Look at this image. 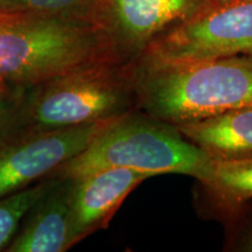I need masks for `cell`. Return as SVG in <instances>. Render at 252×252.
Returning a JSON list of instances; mask_svg holds the SVG:
<instances>
[{"mask_svg": "<svg viewBox=\"0 0 252 252\" xmlns=\"http://www.w3.org/2000/svg\"><path fill=\"white\" fill-rule=\"evenodd\" d=\"M118 118V117H117ZM116 118L61 130L18 132L0 139V198L54 173Z\"/></svg>", "mask_w": 252, "mask_h": 252, "instance_id": "obj_6", "label": "cell"}, {"mask_svg": "<svg viewBox=\"0 0 252 252\" xmlns=\"http://www.w3.org/2000/svg\"><path fill=\"white\" fill-rule=\"evenodd\" d=\"M249 201H252V156L212 159L209 174L197 181L194 193L198 215L220 222Z\"/></svg>", "mask_w": 252, "mask_h": 252, "instance_id": "obj_10", "label": "cell"}, {"mask_svg": "<svg viewBox=\"0 0 252 252\" xmlns=\"http://www.w3.org/2000/svg\"><path fill=\"white\" fill-rule=\"evenodd\" d=\"M130 63L135 109L171 125L252 105V55L175 64Z\"/></svg>", "mask_w": 252, "mask_h": 252, "instance_id": "obj_1", "label": "cell"}, {"mask_svg": "<svg viewBox=\"0 0 252 252\" xmlns=\"http://www.w3.org/2000/svg\"><path fill=\"white\" fill-rule=\"evenodd\" d=\"M99 0H0L6 13L81 19L96 25Z\"/></svg>", "mask_w": 252, "mask_h": 252, "instance_id": "obj_12", "label": "cell"}, {"mask_svg": "<svg viewBox=\"0 0 252 252\" xmlns=\"http://www.w3.org/2000/svg\"><path fill=\"white\" fill-rule=\"evenodd\" d=\"M134 109L131 63L100 61L28 87L8 134L74 127Z\"/></svg>", "mask_w": 252, "mask_h": 252, "instance_id": "obj_4", "label": "cell"}, {"mask_svg": "<svg viewBox=\"0 0 252 252\" xmlns=\"http://www.w3.org/2000/svg\"><path fill=\"white\" fill-rule=\"evenodd\" d=\"M216 4V0H99L96 25L116 58L128 63L167 31Z\"/></svg>", "mask_w": 252, "mask_h": 252, "instance_id": "obj_7", "label": "cell"}, {"mask_svg": "<svg viewBox=\"0 0 252 252\" xmlns=\"http://www.w3.org/2000/svg\"><path fill=\"white\" fill-rule=\"evenodd\" d=\"M223 1H226V0H216V4H219V2H223Z\"/></svg>", "mask_w": 252, "mask_h": 252, "instance_id": "obj_17", "label": "cell"}, {"mask_svg": "<svg viewBox=\"0 0 252 252\" xmlns=\"http://www.w3.org/2000/svg\"><path fill=\"white\" fill-rule=\"evenodd\" d=\"M151 176L138 169L111 167L74 179L70 212L72 247L94 232L108 228L125 198Z\"/></svg>", "mask_w": 252, "mask_h": 252, "instance_id": "obj_8", "label": "cell"}, {"mask_svg": "<svg viewBox=\"0 0 252 252\" xmlns=\"http://www.w3.org/2000/svg\"><path fill=\"white\" fill-rule=\"evenodd\" d=\"M252 55V0L214 4L152 41L134 63L175 64Z\"/></svg>", "mask_w": 252, "mask_h": 252, "instance_id": "obj_5", "label": "cell"}, {"mask_svg": "<svg viewBox=\"0 0 252 252\" xmlns=\"http://www.w3.org/2000/svg\"><path fill=\"white\" fill-rule=\"evenodd\" d=\"M74 179L55 175L26 213L8 252H63L72 248L70 238L71 193Z\"/></svg>", "mask_w": 252, "mask_h": 252, "instance_id": "obj_9", "label": "cell"}, {"mask_svg": "<svg viewBox=\"0 0 252 252\" xmlns=\"http://www.w3.org/2000/svg\"><path fill=\"white\" fill-rule=\"evenodd\" d=\"M173 126L212 159L252 156V105Z\"/></svg>", "mask_w": 252, "mask_h": 252, "instance_id": "obj_11", "label": "cell"}, {"mask_svg": "<svg viewBox=\"0 0 252 252\" xmlns=\"http://www.w3.org/2000/svg\"><path fill=\"white\" fill-rule=\"evenodd\" d=\"M49 180L0 198V250L14 237L24 216L48 187Z\"/></svg>", "mask_w": 252, "mask_h": 252, "instance_id": "obj_13", "label": "cell"}, {"mask_svg": "<svg viewBox=\"0 0 252 252\" xmlns=\"http://www.w3.org/2000/svg\"><path fill=\"white\" fill-rule=\"evenodd\" d=\"M220 222L225 226L223 251L252 252V201L238 207Z\"/></svg>", "mask_w": 252, "mask_h": 252, "instance_id": "obj_14", "label": "cell"}, {"mask_svg": "<svg viewBox=\"0 0 252 252\" xmlns=\"http://www.w3.org/2000/svg\"><path fill=\"white\" fill-rule=\"evenodd\" d=\"M126 167L150 175L206 179L212 158L168 123L134 109L103 128L83 151L53 173L77 179L99 169Z\"/></svg>", "mask_w": 252, "mask_h": 252, "instance_id": "obj_3", "label": "cell"}, {"mask_svg": "<svg viewBox=\"0 0 252 252\" xmlns=\"http://www.w3.org/2000/svg\"><path fill=\"white\" fill-rule=\"evenodd\" d=\"M100 61L121 62L94 23L21 13L0 17V83L32 87Z\"/></svg>", "mask_w": 252, "mask_h": 252, "instance_id": "obj_2", "label": "cell"}, {"mask_svg": "<svg viewBox=\"0 0 252 252\" xmlns=\"http://www.w3.org/2000/svg\"><path fill=\"white\" fill-rule=\"evenodd\" d=\"M28 87L0 83V139L8 134L23 104Z\"/></svg>", "mask_w": 252, "mask_h": 252, "instance_id": "obj_15", "label": "cell"}, {"mask_svg": "<svg viewBox=\"0 0 252 252\" xmlns=\"http://www.w3.org/2000/svg\"><path fill=\"white\" fill-rule=\"evenodd\" d=\"M6 12L2 11V9H0V17H2V15H5Z\"/></svg>", "mask_w": 252, "mask_h": 252, "instance_id": "obj_16", "label": "cell"}]
</instances>
